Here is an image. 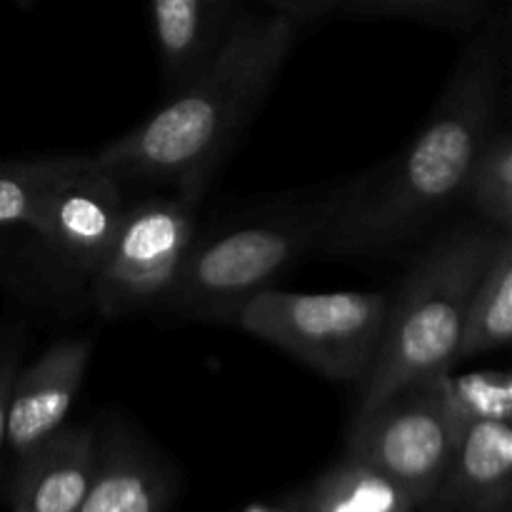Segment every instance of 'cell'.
I'll use <instances>...</instances> for the list:
<instances>
[{"mask_svg":"<svg viewBox=\"0 0 512 512\" xmlns=\"http://www.w3.org/2000/svg\"><path fill=\"white\" fill-rule=\"evenodd\" d=\"M510 55V10L503 8L463 50L418 135L373 173L335 188L320 253H403L465 203L475 158L503 120Z\"/></svg>","mask_w":512,"mask_h":512,"instance_id":"6da1fadb","label":"cell"},{"mask_svg":"<svg viewBox=\"0 0 512 512\" xmlns=\"http://www.w3.org/2000/svg\"><path fill=\"white\" fill-rule=\"evenodd\" d=\"M298 30L300 20L278 10L235 18L208 68L145 123L110 140L95 163L198 203L273 88Z\"/></svg>","mask_w":512,"mask_h":512,"instance_id":"7a4b0ae2","label":"cell"},{"mask_svg":"<svg viewBox=\"0 0 512 512\" xmlns=\"http://www.w3.org/2000/svg\"><path fill=\"white\" fill-rule=\"evenodd\" d=\"M420 505L395 480L348 455L325 470L288 512H415Z\"/></svg>","mask_w":512,"mask_h":512,"instance_id":"5bb4252c","label":"cell"},{"mask_svg":"<svg viewBox=\"0 0 512 512\" xmlns=\"http://www.w3.org/2000/svg\"><path fill=\"white\" fill-rule=\"evenodd\" d=\"M385 293H285L250 298L235 325L330 380H363L383 333Z\"/></svg>","mask_w":512,"mask_h":512,"instance_id":"5b68a950","label":"cell"},{"mask_svg":"<svg viewBox=\"0 0 512 512\" xmlns=\"http://www.w3.org/2000/svg\"><path fill=\"white\" fill-rule=\"evenodd\" d=\"M195 235L193 200L170 193L128 208L113 245L93 273L98 313L115 320L160 308Z\"/></svg>","mask_w":512,"mask_h":512,"instance_id":"52a82bcc","label":"cell"},{"mask_svg":"<svg viewBox=\"0 0 512 512\" xmlns=\"http://www.w3.org/2000/svg\"><path fill=\"white\" fill-rule=\"evenodd\" d=\"M98 465V438L90 428H60L20 458L13 508L78 512Z\"/></svg>","mask_w":512,"mask_h":512,"instance_id":"8fae6325","label":"cell"},{"mask_svg":"<svg viewBox=\"0 0 512 512\" xmlns=\"http://www.w3.org/2000/svg\"><path fill=\"white\" fill-rule=\"evenodd\" d=\"M512 338V233H505L495 248L493 258L480 273L460 330V360L478 358L505 348Z\"/></svg>","mask_w":512,"mask_h":512,"instance_id":"9a60e30c","label":"cell"},{"mask_svg":"<svg viewBox=\"0 0 512 512\" xmlns=\"http://www.w3.org/2000/svg\"><path fill=\"white\" fill-rule=\"evenodd\" d=\"M125 213L123 180L100 168L90 155L83 168L65 175L45 193L30 230L55 263L93 278Z\"/></svg>","mask_w":512,"mask_h":512,"instance_id":"ba28073f","label":"cell"},{"mask_svg":"<svg viewBox=\"0 0 512 512\" xmlns=\"http://www.w3.org/2000/svg\"><path fill=\"white\" fill-rule=\"evenodd\" d=\"M93 355L90 338H63L18 370L5 420V445L18 458L63 428Z\"/></svg>","mask_w":512,"mask_h":512,"instance_id":"9c48e42d","label":"cell"},{"mask_svg":"<svg viewBox=\"0 0 512 512\" xmlns=\"http://www.w3.org/2000/svg\"><path fill=\"white\" fill-rule=\"evenodd\" d=\"M505 233L512 230L473 220L423 250L393 300L388 298L383 333L355 415L385 403L405 385L453 370L470 293Z\"/></svg>","mask_w":512,"mask_h":512,"instance_id":"3957f363","label":"cell"},{"mask_svg":"<svg viewBox=\"0 0 512 512\" xmlns=\"http://www.w3.org/2000/svg\"><path fill=\"white\" fill-rule=\"evenodd\" d=\"M490 0H343L340 10L365 18H413L443 28H473Z\"/></svg>","mask_w":512,"mask_h":512,"instance_id":"d6986e66","label":"cell"},{"mask_svg":"<svg viewBox=\"0 0 512 512\" xmlns=\"http://www.w3.org/2000/svg\"><path fill=\"white\" fill-rule=\"evenodd\" d=\"M165 503L168 478L153 455L130 435L110 433L78 512H163Z\"/></svg>","mask_w":512,"mask_h":512,"instance_id":"4fadbf2b","label":"cell"},{"mask_svg":"<svg viewBox=\"0 0 512 512\" xmlns=\"http://www.w3.org/2000/svg\"><path fill=\"white\" fill-rule=\"evenodd\" d=\"M445 400L460 438L480 420H510L512 383L505 370H483L463 378L445 375Z\"/></svg>","mask_w":512,"mask_h":512,"instance_id":"ac0fdd59","label":"cell"},{"mask_svg":"<svg viewBox=\"0 0 512 512\" xmlns=\"http://www.w3.org/2000/svg\"><path fill=\"white\" fill-rule=\"evenodd\" d=\"M13 512H25V510H20V508H13Z\"/></svg>","mask_w":512,"mask_h":512,"instance_id":"603a6c76","label":"cell"},{"mask_svg":"<svg viewBox=\"0 0 512 512\" xmlns=\"http://www.w3.org/2000/svg\"><path fill=\"white\" fill-rule=\"evenodd\" d=\"M512 495L510 420H480L455 445L433 498L440 512H505Z\"/></svg>","mask_w":512,"mask_h":512,"instance_id":"30bf717a","label":"cell"},{"mask_svg":"<svg viewBox=\"0 0 512 512\" xmlns=\"http://www.w3.org/2000/svg\"><path fill=\"white\" fill-rule=\"evenodd\" d=\"M150 20L170 95L208 68L233 25L230 0H150Z\"/></svg>","mask_w":512,"mask_h":512,"instance_id":"7c38bea8","label":"cell"},{"mask_svg":"<svg viewBox=\"0 0 512 512\" xmlns=\"http://www.w3.org/2000/svg\"><path fill=\"white\" fill-rule=\"evenodd\" d=\"M465 203L475 220L495 230H512V133L500 120L470 170Z\"/></svg>","mask_w":512,"mask_h":512,"instance_id":"2e32d148","label":"cell"},{"mask_svg":"<svg viewBox=\"0 0 512 512\" xmlns=\"http://www.w3.org/2000/svg\"><path fill=\"white\" fill-rule=\"evenodd\" d=\"M245 512H288V508H270V505H250Z\"/></svg>","mask_w":512,"mask_h":512,"instance_id":"7402d4cb","label":"cell"},{"mask_svg":"<svg viewBox=\"0 0 512 512\" xmlns=\"http://www.w3.org/2000/svg\"><path fill=\"white\" fill-rule=\"evenodd\" d=\"M88 160L90 155H65V158L0 163V228L5 225L30 228L45 193L65 175L83 168Z\"/></svg>","mask_w":512,"mask_h":512,"instance_id":"e0dca14e","label":"cell"},{"mask_svg":"<svg viewBox=\"0 0 512 512\" xmlns=\"http://www.w3.org/2000/svg\"><path fill=\"white\" fill-rule=\"evenodd\" d=\"M20 365V338L13 335L0 348V450L5 445V420H8V403L10 390H13V380L18 375Z\"/></svg>","mask_w":512,"mask_h":512,"instance_id":"ffe728a7","label":"cell"},{"mask_svg":"<svg viewBox=\"0 0 512 512\" xmlns=\"http://www.w3.org/2000/svg\"><path fill=\"white\" fill-rule=\"evenodd\" d=\"M273 10L285 15H293L295 20H308L318 18V15L333 13L340 10L343 0H268Z\"/></svg>","mask_w":512,"mask_h":512,"instance_id":"44dd1931","label":"cell"},{"mask_svg":"<svg viewBox=\"0 0 512 512\" xmlns=\"http://www.w3.org/2000/svg\"><path fill=\"white\" fill-rule=\"evenodd\" d=\"M448 373L405 385L350 425L348 455L388 475L418 505L433 498L460 440L445 400Z\"/></svg>","mask_w":512,"mask_h":512,"instance_id":"8992f818","label":"cell"},{"mask_svg":"<svg viewBox=\"0 0 512 512\" xmlns=\"http://www.w3.org/2000/svg\"><path fill=\"white\" fill-rule=\"evenodd\" d=\"M333 205L335 188L320 198L255 210L208 238L195 235L160 310L235 323L250 298L273 288L303 258L320 253Z\"/></svg>","mask_w":512,"mask_h":512,"instance_id":"277c9868","label":"cell"}]
</instances>
